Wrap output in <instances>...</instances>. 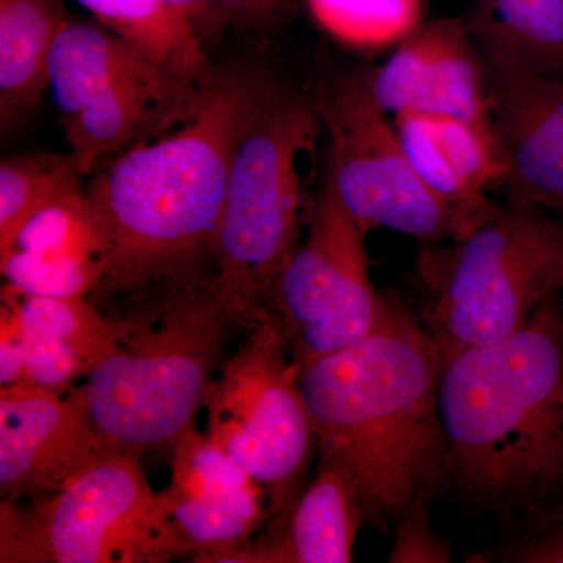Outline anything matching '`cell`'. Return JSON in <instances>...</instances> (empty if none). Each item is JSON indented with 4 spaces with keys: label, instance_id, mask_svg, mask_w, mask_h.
Segmentation results:
<instances>
[{
    "label": "cell",
    "instance_id": "cell-1",
    "mask_svg": "<svg viewBox=\"0 0 563 563\" xmlns=\"http://www.w3.org/2000/svg\"><path fill=\"white\" fill-rule=\"evenodd\" d=\"M448 488L518 533L563 507V314L558 292L503 342L442 358Z\"/></svg>",
    "mask_w": 563,
    "mask_h": 563
},
{
    "label": "cell",
    "instance_id": "cell-2",
    "mask_svg": "<svg viewBox=\"0 0 563 563\" xmlns=\"http://www.w3.org/2000/svg\"><path fill=\"white\" fill-rule=\"evenodd\" d=\"M440 369L439 346L398 295L372 335L301 368L320 461L350 477L380 532L448 490Z\"/></svg>",
    "mask_w": 563,
    "mask_h": 563
},
{
    "label": "cell",
    "instance_id": "cell-3",
    "mask_svg": "<svg viewBox=\"0 0 563 563\" xmlns=\"http://www.w3.org/2000/svg\"><path fill=\"white\" fill-rule=\"evenodd\" d=\"M269 85L217 73L180 129L122 152L88 184L109 240L96 298L209 277L233 154Z\"/></svg>",
    "mask_w": 563,
    "mask_h": 563
},
{
    "label": "cell",
    "instance_id": "cell-4",
    "mask_svg": "<svg viewBox=\"0 0 563 563\" xmlns=\"http://www.w3.org/2000/svg\"><path fill=\"white\" fill-rule=\"evenodd\" d=\"M157 287L114 318L117 350L84 380L92 418L118 451L173 448L206 404L233 331L262 309L217 273Z\"/></svg>",
    "mask_w": 563,
    "mask_h": 563
},
{
    "label": "cell",
    "instance_id": "cell-5",
    "mask_svg": "<svg viewBox=\"0 0 563 563\" xmlns=\"http://www.w3.org/2000/svg\"><path fill=\"white\" fill-rule=\"evenodd\" d=\"M418 274L440 357L503 342L562 287L563 221L504 199L465 235L428 243Z\"/></svg>",
    "mask_w": 563,
    "mask_h": 563
},
{
    "label": "cell",
    "instance_id": "cell-6",
    "mask_svg": "<svg viewBox=\"0 0 563 563\" xmlns=\"http://www.w3.org/2000/svg\"><path fill=\"white\" fill-rule=\"evenodd\" d=\"M322 129L317 106L269 85L236 144L213 243L218 276L266 307L299 244L306 217L303 162Z\"/></svg>",
    "mask_w": 563,
    "mask_h": 563
},
{
    "label": "cell",
    "instance_id": "cell-7",
    "mask_svg": "<svg viewBox=\"0 0 563 563\" xmlns=\"http://www.w3.org/2000/svg\"><path fill=\"white\" fill-rule=\"evenodd\" d=\"M187 558L136 453H111L46 498L0 503V563H166Z\"/></svg>",
    "mask_w": 563,
    "mask_h": 563
},
{
    "label": "cell",
    "instance_id": "cell-8",
    "mask_svg": "<svg viewBox=\"0 0 563 563\" xmlns=\"http://www.w3.org/2000/svg\"><path fill=\"white\" fill-rule=\"evenodd\" d=\"M203 407V432L261 485L268 518L288 509L310 481L318 444L301 366L268 307L258 310L250 336L222 363Z\"/></svg>",
    "mask_w": 563,
    "mask_h": 563
},
{
    "label": "cell",
    "instance_id": "cell-9",
    "mask_svg": "<svg viewBox=\"0 0 563 563\" xmlns=\"http://www.w3.org/2000/svg\"><path fill=\"white\" fill-rule=\"evenodd\" d=\"M314 106L329 136L325 177L363 231L387 229L424 243L468 232L415 172L393 118L369 92L366 69L333 81Z\"/></svg>",
    "mask_w": 563,
    "mask_h": 563
},
{
    "label": "cell",
    "instance_id": "cell-10",
    "mask_svg": "<svg viewBox=\"0 0 563 563\" xmlns=\"http://www.w3.org/2000/svg\"><path fill=\"white\" fill-rule=\"evenodd\" d=\"M366 235L325 177L310 206L306 240L266 302L301 368L361 343L387 317L391 295L374 287Z\"/></svg>",
    "mask_w": 563,
    "mask_h": 563
},
{
    "label": "cell",
    "instance_id": "cell-11",
    "mask_svg": "<svg viewBox=\"0 0 563 563\" xmlns=\"http://www.w3.org/2000/svg\"><path fill=\"white\" fill-rule=\"evenodd\" d=\"M111 453L88 401L87 385L47 390L0 388V495L40 499L68 487Z\"/></svg>",
    "mask_w": 563,
    "mask_h": 563
},
{
    "label": "cell",
    "instance_id": "cell-12",
    "mask_svg": "<svg viewBox=\"0 0 563 563\" xmlns=\"http://www.w3.org/2000/svg\"><path fill=\"white\" fill-rule=\"evenodd\" d=\"M366 80L374 101L393 118L421 114L493 125L487 65L466 20L421 22L387 62L366 69Z\"/></svg>",
    "mask_w": 563,
    "mask_h": 563
},
{
    "label": "cell",
    "instance_id": "cell-13",
    "mask_svg": "<svg viewBox=\"0 0 563 563\" xmlns=\"http://www.w3.org/2000/svg\"><path fill=\"white\" fill-rule=\"evenodd\" d=\"M172 477L158 492L196 563H220L268 520L266 495L235 459L192 424L173 444Z\"/></svg>",
    "mask_w": 563,
    "mask_h": 563
},
{
    "label": "cell",
    "instance_id": "cell-14",
    "mask_svg": "<svg viewBox=\"0 0 563 563\" xmlns=\"http://www.w3.org/2000/svg\"><path fill=\"white\" fill-rule=\"evenodd\" d=\"M506 201L563 221V79L487 66Z\"/></svg>",
    "mask_w": 563,
    "mask_h": 563
},
{
    "label": "cell",
    "instance_id": "cell-15",
    "mask_svg": "<svg viewBox=\"0 0 563 563\" xmlns=\"http://www.w3.org/2000/svg\"><path fill=\"white\" fill-rule=\"evenodd\" d=\"M415 172L457 214L468 232L490 217L501 188V150L493 125L454 118L399 114L393 118Z\"/></svg>",
    "mask_w": 563,
    "mask_h": 563
},
{
    "label": "cell",
    "instance_id": "cell-16",
    "mask_svg": "<svg viewBox=\"0 0 563 563\" xmlns=\"http://www.w3.org/2000/svg\"><path fill=\"white\" fill-rule=\"evenodd\" d=\"M206 87L169 69L118 81L65 121L69 152L90 176L107 157L184 124Z\"/></svg>",
    "mask_w": 563,
    "mask_h": 563
},
{
    "label": "cell",
    "instance_id": "cell-17",
    "mask_svg": "<svg viewBox=\"0 0 563 563\" xmlns=\"http://www.w3.org/2000/svg\"><path fill=\"white\" fill-rule=\"evenodd\" d=\"M363 523L365 514L350 477L320 461L291 506L268 518L265 531L220 563H350Z\"/></svg>",
    "mask_w": 563,
    "mask_h": 563
},
{
    "label": "cell",
    "instance_id": "cell-18",
    "mask_svg": "<svg viewBox=\"0 0 563 563\" xmlns=\"http://www.w3.org/2000/svg\"><path fill=\"white\" fill-rule=\"evenodd\" d=\"M163 69L169 68L101 22L69 20L52 51L49 90L66 121L118 81Z\"/></svg>",
    "mask_w": 563,
    "mask_h": 563
},
{
    "label": "cell",
    "instance_id": "cell-19",
    "mask_svg": "<svg viewBox=\"0 0 563 563\" xmlns=\"http://www.w3.org/2000/svg\"><path fill=\"white\" fill-rule=\"evenodd\" d=\"M63 0H0V122L10 131L49 90L52 51L66 22Z\"/></svg>",
    "mask_w": 563,
    "mask_h": 563
},
{
    "label": "cell",
    "instance_id": "cell-20",
    "mask_svg": "<svg viewBox=\"0 0 563 563\" xmlns=\"http://www.w3.org/2000/svg\"><path fill=\"white\" fill-rule=\"evenodd\" d=\"M466 22L490 68L563 79V0H473Z\"/></svg>",
    "mask_w": 563,
    "mask_h": 563
},
{
    "label": "cell",
    "instance_id": "cell-21",
    "mask_svg": "<svg viewBox=\"0 0 563 563\" xmlns=\"http://www.w3.org/2000/svg\"><path fill=\"white\" fill-rule=\"evenodd\" d=\"M95 20L133 41L185 80L206 87L217 76L191 22L165 0H77Z\"/></svg>",
    "mask_w": 563,
    "mask_h": 563
},
{
    "label": "cell",
    "instance_id": "cell-22",
    "mask_svg": "<svg viewBox=\"0 0 563 563\" xmlns=\"http://www.w3.org/2000/svg\"><path fill=\"white\" fill-rule=\"evenodd\" d=\"M2 302L9 303L16 314L22 335L73 347L88 373L117 350L120 335L117 320L99 312L88 298L24 295L5 284Z\"/></svg>",
    "mask_w": 563,
    "mask_h": 563
},
{
    "label": "cell",
    "instance_id": "cell-23",
    "mask_svg": "<svg viewBox=\"0 0 563 563\" xmlns=\"http://www.w3.org/2000/svg\"><path fill=\"white\" fill-rule=\"evenodd\" d=\"M73 152L13 155L0 163V257L9 254L25 222L57 199L84 190Z\"/></svg>",
    "mask_w": 563,
    "mask_h": 563
},
{
    "label": "cell",
    "instance_id": "cell-24",
    "mask_svg": "<svg viewBox=\"0 0 563 563\" xmlns=\"http://www.w3.org/2000/svg\"><path fill=\"white\" fill-rule=\"evenodd\" d=\"M314 22L352 47L396 46L422 22L424 0H306Z\"/></svg>",
    "mask_w": 563,
    "mask_h": 563
},
{
    "label": "cell",
    "instance_id": "cell-25",
    "mask_svg": "<svg viewBox=\"0 0 563 563\" xmlns=\"http://www.w3.org/2000/svg\"><path fill=\"white\" fill-rule=\"evenodd\" d=\"M13 250L88 255L106 263V273L109 262L107 232L85 188L49 203L25 222Z\"/></svg>",
    "mask_w": 563,
    "mask_h": 563
},
{
    "label": "cell",
    "instance_id": "cell-26",
    "mask_svg": "<svg viewBox=\"0 0 563 563\" xmlns=\"http://www.w3.org/2000/svg\"><path fill=\"white\" fill-rule=\"evenodd\" d=\"M3 280L14 290L51 298H88L106 277L99 258L62 252L13 250L0 257Z\"/></svg>",
    "mask_w": 563,
    "mask_h": 563
},
{
    "label": "cell",
    "instance_id": "cell-27",
    "mask_svg": "<svg viewBox=\"0 0 563 563\" xmlns=\"http://www.w3.org/2000/svg\"><path fill=\"white\" fill-rule=\"evenodd\" d=\"M470 562L563 563V507L506 542L474 554Z\"/></svg>",
    "mask_w": 563,
    "mask_h": 563
},
{
    "label": "cell",
    "instance_id": "cell-28",
    "mask_svg": "<svg viewBox=\"0 0 563 563\" xmlns=\"http://www.w3.org/2000/svg\"><path fill=\"white\" fill-rule=\"evenodd\" d=\"M431 504H417L393 529L390 563H450L451 544L433 531Z\"/></svg>",
    "mask_w": 563,
    "mask_h": 563
},
{
    "label": "cell",
    "instance_id": "cell-29",
    "mask_svg": "<svg viewBox=\"0 0 563 563\" xmlns=\"http://www.w3.org/2000/svg\"><path fill=\"white\" fill-rule=\"evenodd\" d=\"M25 384L65 390L87 377L88 368L79 354L66 344L54 340L24 336Z\"/></svg>",
    "mask_w": 563,
    "mask_h": 563
},
{
    "label": "cell",
    "instance_id": "cell-30",
    "mask_svg": "<svg viewBox=\"0 0 563 563\" xmlns=\"http://www.w3.org/2000/svg\"><path fill=\"white\" fill-rule=\"evenodd\" d=\"M224 27L266 32L287 24L301 0H213Z\"/></svg>",
    "mask_w": 563,
    "mask_h": 563
},
{
    "label": "cell",
    "instance_id": "cell-31",
    "mask_svg": "<svg viewBox=\"0 0 563 563\" xmlns=\"http://www.w3.org/2000/svg\"><path fill=\"white\" fill-rule=\"evenodd\" d=\"M25 383V342L9 303L0 307V388Z\"/></svg>",
    "mask_w": 563,
    "mask_h": 563
},
{
    "label": "cell",
    "instance_id": "cell-32",
    "mask_svg": "<svg viewBox=\"0 0 563 563\" xmlns=\"http://www.w3.org/2000/svg\"><path fill=\"white\" fill-rule=\"evenodd\" d=\"M169 7L191 22L203 43L220 35L224 25L218 16L213 0H165Z\"/></svg>",
    "mask_w": 563,
    "mask_h": 563
},
{
    "label": "cell",
    "instance_id": "cell-33",
    "mask_svg": "<svg viewBox=\"0 0 563 563\" xmlns=\"http://www.w3.org/2000/svg\"><path fill=\"white\" fill-rule=\"evenodd\" d=\"M559 306H561L562 314H563V284L562 287L559 288L558 291Z\"/></svg>",
    "mask_w": 563,
    "mask_h": 563
}]
</instances>
